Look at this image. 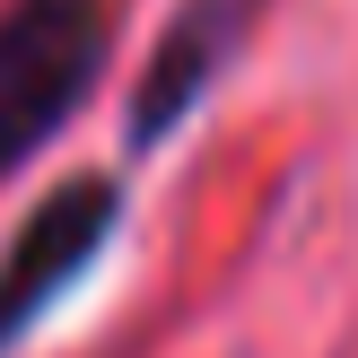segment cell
Segmentation results:
<instances>
[{
	"instance_id": "6da1fadb",
	"label": "cell",
	"mask_w": 358,
	"mask_h": 358,
	"mask_svg": "<svg viewBox=\"0 0 358 358\" xmlns=\"http://www.w3.org/2000/svg\"><path fill=\"white\" fill-rule=\"evenodd\" d=\"M122 0H9L0 9V184L27 175L105 87Z\"/></svg>"
},
{
	"instance_id": "7a4b0ae2",
	"label": "cell",
	"mask_w": 358,
	"mask_h": 358,
	"mask_svg": "<svg viewBox=\"0 0 358 358\" xmlns=\"http://www.w3.org/2000/svg\"><path fill=\"white\" fill-rule=\"evenodd\" d=\"M122 210H131V184H122V175H70V184L44 192V210H35L9 236V254H0V358H17L44 332V315L105 262Z\"/></svg>"
},
{
	"instance_id": "3957f363",
	"label": "cell",
	"mask_w": 358,
	"mask_h": 358,
	"mask_svg": "<svg viewBox=\"0 0 358 358\" xmlns=\"http://www.w3.org/2000/svg\"><path fill=\"white\" fill-rule=\"evenodd\" d=\"M254 17H262V0H184V9L166 17V35H157V52L140 62L131 96H122V149L131 157L166 149V140L210 105V87L236 70Z\"/></svg>"
}]
</instances>
